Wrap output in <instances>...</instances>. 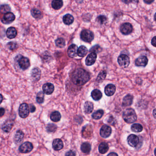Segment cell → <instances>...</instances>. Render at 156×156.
<instances>
[{
  "instance_id": "6da1fadb",
  "label": "cell",
  "mask_w": 156,
  "mask_h": 156,
  "mask_svg": "<svg viewBox=\"0 0 156 156\" xmlns=\"http://www.w3.org/2000/svg\"><path fill=\"white\" fill-rule=\"evenodd\" d=\"M71 78L74 84L77 86H82L89 80L90 75L83 69L78 68L73 72Z\"/></svg>"
},
{
  "instance_id": "7a4b0ae2",
  "label": "cell",
  "mask_w": 156,
  "mask_h": 156,
  "mask_svg": "<svg viewBox=\"0 0 156 156\" xmlns=\"http://www.w3.org/2000/svg\"><path fill=\"white\" fill-rule=\"evenodd\" d=\"M123 118L127 123H133L137 119V116L135 110L132 108L126 109L123 113Z\"/></svg>"
},
{
  "instance_id": "3957f363",
  "label": "cell",
  "mask_w": 156,
  "mask_h": 156,
  "mask_svg": "<svg viewBox=\"0 0 156 156\" xmlns=\"http://www.w3.org/2000/svg\"><path fill=\"white\" fill-rule=\"evenodd\" d=\"M16 60L18 64L19 68L22 70H25L29 68L30 66V61L28 58L25 57L21 55H18L17 56Z\"/></svg>"
},
{
  "instance_id": "277c9868",
  "label": "cell",
  "mask_w": 156,
  "mask_h": 156,
  "mask_svg": "<svg viewBox=\"0 0 156 156\" xmlns=\"http://www.w3.org/2000/svg\"><path fill=\"white\" fill-rule=\"evenodd\" d=\"M80 37L83 41L89 43L94 39V34L89 30L84 29L81 32Z\"/></svg>"
},
{
  "instance_id": "5b68a950",
  "label": "cell",
  "mask_w": 156,
  "mask_h": 156,
  "mask_svg": "<svg viewBox=\"0 0 156 156\" xmlns=\"http://www.w3.org/2000/svg\"><path fill=\"white\" fill-rule=\"evenodd\" d=\"M30 112L29 106L26 103H23L20 106L18 109V113L22 118H27Z\"/></svg>"
},
{
  "instance_id": "8992f818",
  "label": "cell",
  "mask_w": 156,
  "mask_h": 156,
  "mask_svg": "<svg viewBox=\"0 0 156 156\" xmlns=\"http://www.w3.org/2000/svg\"><path fill=\"white\" fill-rule=\"evenodd\" d=\"M118 64L121 67L126 68L128 67L130 63V60L129 56L125 54H122L118 58Z\"/></svg>"
},
{
  "instance_id": "52a82bcc",
  "label": "cell",
  "mask_w": 156,
  "mask_h": 156,
  "mask_svg": "<svg viewBox=\"0 0 156 156\" xmlns=\"http://www.w3.org/2000/svg\"><path fill=\"white\" fill-rule=\"evenodd\" d=\"M33 149V144L30 142H25L19 147V151L23 153H27L31 152Z\"/></svg>"
},
{
  "instance_id": "ba28073f",
  "label": "cell",
  "mask_w": 156,
  "mask_h": 156,
  "mask_svg": "<svg viewBox=\"0 0 156 156\" xmlns=\"http://www.w3.org/2000/svg\"><path fill=\"white\" fill-rule=\"evenodd\" d=\"M120 31L124 35H128L132 32V26L130 23H124L120 26Z\"/></svg>"
},
{
  "instance_id": "9c48e42d",
  "label": "cell",
  "mask_w": 156,
  "mask_h": 156,
  "mask_svg": "<svg viewBox=\"0 0 156 156\" xmlns=\"http://www.w3.org/2000/svg\"><path fill=\"white\" fill-rule=\"evenodd\" d=\"M112 129L111 127L107 125H104L101 127L100 130V134L103 138H107L111 135Z\"/></svg>"
},
{
  "instance_id": "30bf717a",
  "label": "cell",
  "mask_w": 156,
  "mask_h": 156,
  "mask_svg": "<svg viewBox=\"0 0 156 156\" xmlns=\"http://www.w3.org/2000/svg\"><path fill=\"white\" fill-rule=\"evenodd\" d=\"M139 142V139L137 136L134 134H131L127 138V142L130 147H136Z\"/></svg>"
},
{
  "instance_id": "8fae6325",
  "label": "cell",
  "mask_w": 156,
  "mask_h": 156,
  "mask_svg": "<svg viewBox=\"0 0 156 156\" xmlns=\"http://www.w3.org/2000/svg\"><path fill=\"white\" fill-rule=\"evenodd\" d=\"M15 19V16L11 12H7L4 15L2 19L3 23L5 24H9L12 23Z\"/></svg>"
},
{
  "instance_id": "7c38bea8",
  "label": "cell",
  "mask_w": 156,
  "mask_h": 156,
  "mask_svg": "<svg viewBox=\"0 0 156 156\" xmlns=\"http://www.w3.org/2000/svg\"><path fill=\"white\" fill-rule=\"evenodd\" d=\"M97 54L95 52H92L89 54L86 57L85 60V63L86 66H90L95 64L97 59Z\"/></svg>"
},
{
  "instance_id": "4fadbf2b",
  "label": "cell",
  "mask_w": 156,
  "mask_h": 156,
  "mask_svg": "<svg viewBox=\"0 0 156 156\" xmlns=\"http://www.w3.org/2000/svg\"><path fill=\"white\" fill-rule=\"evenodd\" d=\"M78 47L77 45L75 44L71 45L69 47L68 50V54L70 57L74 58L78 54Z\"/></svg>"
},
{
  "instance_id": "5bb4252c",
  "label": "cell",
  "mask_w": 156,
  "mask_h": 156,
  "mask_svg": "<svg viewBox=\"0 0 156 156\" xmlns=\"http://www.w3.org/2000/svg\"><path fill=\"white\" fill-rule=\"evenodd\" d=\"M148 62V59L146 56H141L136 59L135 61V64L137 66L145 67L147 65Z\"/></svg>"
},
{
  "instance_id": "9a60e30c",
  "label": "cell",
  "mask_w": 156,
  "mask_h": 156,
  "mask_svg": "<svg viewBox=\"0 0 156 156\" xmlns=\"http://www.w3.org/2000/svg\"><path fill=\"white\" fill-rule=\"evenodd\" d=\"M55 89L54 85L51 83H46L43 86V90L44 93L47 95H51Z\"/></svg>"
},
{
  "instance_id": "2e32d148",
  "label": "cell",
  "mask_w": 156,
  "mask_h": 156,
  "mask_svg": "<svg viewBox=\"0 0 156 156\" xmlns=\"http://www.w3.org/2000/svg\"><path fill=\"white\" fill-rule=\"evenodd\" d=\"M14 120H7L2 126V130H3L5 132H9L14 126Z\"/></svg>"
},
{
  "instance_id": "e0dca14e",
  "label": "cell",
  "mask_w": 156,
  "mask_h": 156,
  "mask_svg": "<svg viewBox=\"0 0 156 156\" xmlns=\"http://www.w3.org/2000/svg\"><path fill=\"white\" fill-rule=\"evenodd\" d=\"M32 79L34 82H37L41 78V71L38 68L33 69L31 73Z\"/></svg>"
},
{
  "instance_id": "ac0fdd59",
  "label": "cell",
  "mask_w": 156,
  "mask_h": 156,
  "mask_svg": "<svg viewBox=\"0 0 156 156\" xmlns=\"http://www.w3.org/2000/svg\"><path fill=\"white\" fill-rule=\"evenodd\" d=\"M116 91V86L113 84H108L105 89V93L108 96H111L115 94Z\"/></svg>"
},
{
  "instance_id": "d6986e66",
  "label": "cell",
  "mask_w": 156,
  "mask_h": 156,
  "mask_svg": "<svg viewBox=\"0 0 156 156\" xmlns=\"http://www.w3.org/2000/svg\"><path fill=\"white\" fill-rule=\"evenodd\" d=\"M24 134L22 130H18L17 131L14 138L15 142L17 144H20L24 140Z\"/></svg>"
},
{
  "instance_id": "ffe728a7",
  "label": "cell",
  "mask_w": 156,
  "mask_h": 156,
  "mask_svg": "<svg viewBox=\"0 0 156 156\" xmlns=\"http://www.w3.org/2000/svg\"><path fill=\"white\" fill-rule=\"evenodd\" d=\"M64 144L61 140L60 139H55L53 140L52 147L54 150L59 151L63 148Z\"/></svg>"
},
{
  "instance_id": "44dd1931",
  "label": "cell",
  "mask_w": 156,
  "mask_h": 156,
  "mask_svg": "<svg viewBox=\"0 0 156 156\" xmlns=\"http://www.w3.org/2000/svg\"><path fill=\"white\" fill-rule=\"evenodd\" d=\"M133 100V97L132 95H127L123 99L122 105L126 107L132 105Z\"/></svg>"
},
{
  "instance_id": "7402d4cb",
  "label": "cell",
  "mask_w": 156,
  "mask_h": 156,
  "mask_svg": "<svg viewBox=\"0 0 156 156\" xmlns=\"http://www.w3.org/2000/svg\"><path fill=\"white\" fill-rule=\"evenodd\" d=\"M6 34L7 37L8 38L10 39L14 38L17 36V31L16 28L14 27H10L7 29Z\"/></svg>"
},
{
  "instance_id": "603a6c76",
  "label": "cell",
  "mask_w": 156,
  "mask_h": 156,
  "mask_svg": "<svg viewBox=\"0 0 156 156\" xmlns=\"http://www.w3.org/2000/svg\"><path fill=\"white\" fill-rule=\"evenodd\" d=\"M74 17L70 14L65 15L63 18V21L64 24L67 25L72 24L74 22Z\"/></svg>"
},
{
  "instance_id": "cb8c5ba5",
  "label": "cell",
  "mask_w": 156,
  "mask_h": 156,
  "mask_svg": "<svg viewBox=\"0 0 156 156\" xmlns=\"http://www.w3.org/2000/svg\"><path fill=\"white\" fill-rule=\"evenodd\" d=\"M91 96L93 100L99 101L102 97V93L100 90L98 89H95L91 93Z\"/></svg>"
},
{
  "instance_id": "d4e9b609",
  "label": "cell",
  "mask_w": 156,
  "mask_h": 156,
  "mask_svg": "<svg viewBox=\"0 0 156 156\" xmlns=\"http://www.w3.org/2000/svg\"><path fill=\"white\" fill-rule=\"evenodd\" d=\"M93 109V105L89 101H86L84 106V112L86 113H90L92 112Z\"/></svg>"
},
{
  "instance_id": "484cf974",
  "label": "cell",
  "mask_w": 156,
  "mask_h": 156,
  "mask_svg": "<svg viewBox=\"0 0 156 156\" xmlns=\"http://www.w3.org/2000/svg\"><path fill=\"white\" fill-rule=\"evenodd\" d=\"M63 2L62 0H53L52 1V7L55 10L61 9L63 6Z\"/></svg>"
},
{
  "instance_id": "4316f807",
  "label": "cell",
  "mask_w": 156,
  "mask_h": 156,
  "mask_svg": "<svg viewBox=\"0 0 156 156\" xmlns=\"http://www.w3.org/2000/svg\"><path fill=\"white\" fill-rule=\"evenodd\" d=\"M88 52V49L86 48L85 46L84 45H81L78 48L77 54L79 57H83L86 55Z\"/></svg>"
},
{
  "instance_id": "83f0119b",
  "label": "cell",
  "mask_w": 156,
  "mask_h": 156,
  "mask_svg": "<svg viewBox=\"0 0 156 156\" xmlns=\"http://www.w3.org/2000/svg\"><path fill=\"white\" fill-rule=\"evenodd\" d=\"M82 152L85 154H89L91 151V147L90 144L88 142L83 143L81 147Z\"/></svg>"
},
{
  "instance_id": "f1b7e54d",
  "label": "cell",
  "mask_w": 156,
  "mask_h": 156,
  "mask_svg": "<svg viewBox=\"0 0 156 156\" xmlns=\"http://www.w3.org/2000/svg\"><path fill=\"white\" fill-rule=\"evenodd\" d=\"M51 120L55 122L60 121L61 119V115L58 111H54L51 113L50 116Z\"/></svg>"
},
{
  "instance_id": "f546056e",
  "label": "cell",
  "mask_w": 156,
  "mask_h": 156,
  "mask_svg": "<svg viewBox=\"0 0 156 156\" xmlns=\"http://www.w3.org/2000/svg\"><path fill=\"white\" fill-rule=\"evenodd\" d=\"M109 147L108 144L105 142L101 143L99 147V152L101 154H105L108 152Z\"/></svg>"
},
{
  "instance_id": "4dcf8cb0",
  "label": "cell",
  "mask_w": 156,
  "mask_h": 156,
  "mask_svg": "<svg viewBox=\"0 0 156 156\" xmlns=\"http://www.w3.org/2000/svg\"><path fill=\"white\" fill-rule=\"evenodd\" d=\"M131 129L134 132H140L142 131L143 127L140 124H134L133 125H132Z\"/></svg>"
},
{
  "instance_id": "1f68e13d",
  "label": "cell",
  "mask_w": 156,
  "mask_h": 156,
  "mask_svg": "<svg viewBox=\"0 0 156 156\" xmlns=\"http://www.w3.org/2000/svg\"><path fill=\"white\" fill-rule=\"evenodd\" d=\"M31 14L34 18L36 19H41L42 17L41 12L38 9L36 8H34L31 10Z\"/></svg>"
},
{
  "instance_id": "d6a6232c",
  "label": "cell",
  "mask_w": 156,
  "mask_h": 156,
  "mask_svg": "<svg viewBox=\"0 0 156 156\" xmlns=\"http://www.w3.org/2000/svg\"><path fill=\"white\" fill-rule=\"evenodd\" d=\"M104 113V111L102 109H99L93 113L92 115V118L95 120H99L102 117Z\"/></svg>"
},
{
  "instance_id": "836d02e7",
  "label": "cell",
  "mask_w": 156,
  "mask_h": 156,
  "mask_svg": "<svg viewBox=\"0 0 156 156\" xmlns=\"http://www.w3.org/2000/svg\"><path fill=\"white\" fill-rule=\"evenodd\" d=\"M55 43L56 46L60 48H62L65 47L66 45L65 41L64 40V38H60L56 39Z\"/></svg>"
},
{
  "instance_id": "e575fe53",
  "label": "cell",
  "mask_w": 156,
  "mask_h": 156,
  "mask_svg": "<svg viewBox=\"0 0 156 156\" xmlns=\"http://www.w3.org/2000/svg\"><path fill=\"white\" fill-rule=\"evenodd\" d=\"M106 75H107V72L105 71H102L99 74L98 77L97 78V81L98 82H102L105 78Z\"/></svg>"
},
{
  "instance_id": "d590c367",
  "label": "cell",
  "mask_w": 156,
  "mask_h": 156,
  "mask_svg": "<svg viewBox=\"0 0 156 156\" xmlns=\"http://www.w3.org/2000/svg\"><path fill=\"white\" fill-rule=\"evenodd\" d=\"M44 93L43 92H39L36 96V102L39 104L43 103L44 101Z\"/></svg>"
},
{
  "instance_id": "8d00e7d4",
  "label": "cell",
  "mask_w": 156,
  "mask_h": 156,
  "mask_svg": "<svg viewBox=\"0 0 156 156\" xmlns=\"http://www.w3.org/2000/svg\"><path fill=\"white\" fill-rule=\"evenodd\" d=\"M11 11L10 7L8 5H2L0 6V11L3 14H6L10 12Z\"/></svg>"
},
{
  "instance_id": "74e56055",
  "label": "cell",
  "mask_w": 156,
  "mask_h": 156,
  "mask_svg": "<svg viewBox=\"0 0 156 156\" xmlns=\"http://www.w3.org/2000/svg\"><path fill=\"white\" fill-rule=\"evenodd\" d=\"M57 129V126L53 124H49L46 126V129L49 132H55Z\"/></svg>"
},
{
  "instance_id": "f35d334b",
  "label": "cell",
  "mask_w": 156,
  "mask_h": 156,
  "mask_svg": "<svg viewBox=\"0 0 156 156\" xmlns=\"http://www.w3.org/2000/svg\"><path fill=\"white\" fill-rule=\"evenodd\" d=\"M107 18L104 15H100L97 18V20L98 21V22L101 24H104L107 21Z\"/></svg>"
},
{
  "instance_id": "ab89813d",
  "label": "cell",
  "mask_w": 156,
  "mask_h": 156,
  "mask_svg": "<svg viewBox=\"0 0 156 156\" xmlns=\"http://www.w3.org/2000/svg\"><path fill=\"white\" fill-rule=\"evenodd\" d=\"M101 48L100 47V46L99 45H96L95 46H93L91 49H90V52H95V53H97L101 51Z\"/></svg>"
},
{
  "instance_id": "60d3db41",
  "label": "cell",
  "mask_w": 156,
  "mask_h": 156,
  "mask_svg": "<svg viewBox=\"0 0 156 156\" xmlns=\"http://www.w3.org/2000/svg\"><path fill=\"white\" fill-rule=\"evenodd\" d=\"M7 47L9 49L11 50H14L16 48V46H17V44L14 42H10L7 44Z\"/></svg>"
},
{
  "instance_id": "b9f144b4",
  "label": "cell",
  "mask_w": 156,
  "mask_h": 156,
  "mask_svg": "<svg viewBox=\"0 0 156 156\" xmlns=\"http://www.w3.org/2000/svg\"><path fill=\"white\" fill-rule=\"evenodd\" d=\"M29 110L30 111L31 113H34L35 112L36 110V107H35V106L33 105H30L29 106Z\"/></svg>"
},
{
  "instance_id": "7bdbcfd3",
  "label": "cell",
  "mask_w": 156,
  "mask_h": 156,
  "mask_svg": "<svg viewBox=\"0 0 156 156\" xmlns=\"http://www.w3.org/2000/svg\"><path fill=\"white\" fill-rule=\"evenodd\" d=\"M76 153L74 152H72V151H70L69 152H67L66 154V156H75Z\"/></svg>"
},
{
  "instance_id": "ee69618b",
  "label": "cell",
  "mask_w": 156,
  "mask_h": 156,
  "mask_svg": "<svg viewBox=\"0 0 156 156\" xmlns=\"http://www.w3.org/2000/svg\"><path fill=\"white\" fill-rule=\"evenodd\" d=\"M5 112V109L3 108H0V117H2L3 115Z\"/></svg>"
},
{
  "instance_id": "f6af8a7d",
  "label": "cell",
  "mask_w": 156,
  "mask_h": 156,
  "mask_svg": "<svg viewBox=\"0 0 156 156\" xmlns=\"http://www.w3.org/2000/svg\"><path fill=\"white\" fill-rule=\"evenodd\" d=\"M151 43H152V45H153V46H154V47H156V36H154L153 38V39H152V42H151Z\"/></svg>"
},
{
  "instance_id": "bcb514c9",
  "label": "cell",
  "mask_w": 156,
  "mask_h": 156,
  "mask_svg": "<svg viewBox=\"0 0 156 156\" xmlns=\"http://www.w3.org/2000/svg\"><path fill=\"white\" fill-rule=\"evenodd\" d=\"M143 1L145 3L147 4H151L154 1V0H143Z\"/></svg>"
},
{
  "instance_id": "7dc6e473",
  "label": "cell",
  "mask_w": 156,
  "mask_h": 156,
  "mask_svg": "<svg viewBox=\"0 0 156 156\" xmlns=\"http://www.w3.org/2000/svg\"><path fill=\"white\" fill-rule=\"evenodd\" d=\"M122 1L124 3L128 4L130 3V2H132L133 1V0H122Z\"/></svg>"
},
{
  "instance_id": "c3c4849f",
  "label": "cell",
  "mask_w": 156,
  "mask_h": 156,
  "mask_svg": "<svg viewBox=\"0 0 156 156\" xmlns=\"http://www.w3.org/2000/svg\"><path fill=\"white\" fill-rule=\"evenodd\" d=\"M108 156H118V154H116L115 153H111L109 154H108Z\"/></svg>"
},
{
  "instance_id": "681fc988",
  "label": "cell",
  "mask_w": 156,
  "mask_h": 156,
  "mask_svg": "<svg viewBox=\"0 0 156 156\" xmlns=\"http://www.w3.org/2000/svg\"><path fill=\"white\" fill-rule=\"evenodd\" d=\"M2 100H3V96L1 94H0V104L2 103Z\"/></svg>"
},
{
  "instance_id": "f907efd6",
  "label": "cell",
  "mask_w": 156,
  "mask_h": 156,
  "mask_svg": "<svg viewBox=\"0 0 156 156\" xmlns=\"http://www.w3.org/2000/svg\"><path fill=\"white\" fill-rule=\"evenodd\" d=\"M153 113V116H154V118H156V114H155L156 113V109H154Z\"/></svg>"
}]
</instances>
